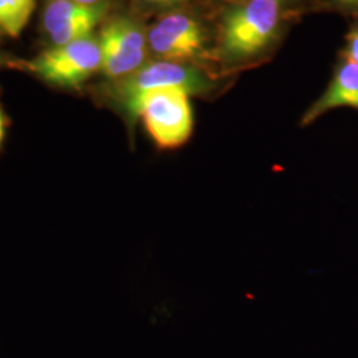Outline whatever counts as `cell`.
<instances>
[{
	"label": "cell",
	"mask_w": 358,
	"mask_h": 358,
	"mask_svg": "<svg viewBox=\"0 0 358 358\" xmlns=\"http://www.w3.org/2000/svg\"><path fill=\"white\" fill-rule=\"evenodd\" d=\"M0 115H1V110H0Z\"/></svg>",
	"instance_id": "cell-17"
},
{
	"label": "cell",
	"mask_w": 358,
	"mask_h": 358,
	"mask_svg": "<svg viewBox=\"0 0 358 358\" xmlns=\"http://www.w3.org/2000/svg\"><path fill=\"white\" fill-rule=\"evenodd\" d=\"M137 1L148 10H157L165 13L173 10H179L192 0H137Z\"/></svg>",
	"instance_id": "cell-10"
},
{
	"label": "cell",
	"mask_w": 358,
	"mask_h": 358,
	"mask_svg": "<svg viewBox=\"0 0 358 358\" xmlns=\"http://www.w3.org/2000/svg\"><path fill=\"white\" fill-rule=\"evenodd\" d=\"M1 63H3V60H1V56H0V64H1Z\"/></svg>",
	"instance_id": "cell-16"
},
{
	"label": "cell",
	"mask_w": 358,
	"mask_h": 358,
	"mask_svg": "<svg viewBox=\"0 0 358 358\" xmlns=\"http://www.w3.org/2000/svg\"><path fill=\"white\" fill-rule=\"evenodd\" d=\"M229 1H239V0H229ZM282 1H284L285 4H288V6H291L296 0H282Z\"/></svg>",
	"instance_id": "cell-15"
},
{
	"label": "cell",
	"mask_w": 358,
	"mask_h": 358,
	"mask_svg": "<svg viewBox=\"0 0 358 358\" xmlns=\"http://www.w3.org/2000/svg\"><path fill=\"white\" fill-rule=\"evenodd\" d=\"M35 10V0H0V31L17 38Z\"/></svg>",
	"instance_id": "cell-9"
},
{
	"label": "cell",
	"mask_w": 358,
	"mask_h": 358,
	"mask_svg": "<svg viewBox=\"0 0 358 358\" xmlns=\"http://www.w3.org/2000/svg\"><path fill=\"white\" fill-rule=\"evenodd\" d=\"M150 55L157 60L205 66L213 59L205 23L194 13L179 8L161 16L148 28Z\"/></svg>",
	"instance_id": "cell-3"
},
{
	"label": "cell",
	"mask_w": 358,
	"mask_h": 358,
	"mask_svg": "<svg viewBox=\"0 0 358 358\" xmlns=\"http://www.w3.org/2000/svg\"><path fill=\"white\" fill-rule=\"evenodd\" d=\"M22 65L52 85L77 88L101 72L103 52L97 36H88L41 52Z\"/></svg>",
	"instance_id": "cell-5"
},
{
	"label": "cell",
	"mask_w": 358,
	"mask_h": 358,
	"mask_svg": "<svg viewBox=\"0 0 358 358\" xmlns=\"http://www.w3.org/2000/svg\"><path fill=\"white\" fill-rule=\"evenodd\" d=\"M289 6L282 0H239L223 8L213 59L223 73L255 66L278 48L288 26Z\"/></svg>",
	"instance_id": "cell-1"
},
{
	"label": "cell",
	"mask_w": 358,
	"mask_h": 358,
	"mask_svg": "<svg viewBox=\"0 0 358 358\" xmlns=\"http://www.w3.org/2000/svg\"><path fill=\"white\" fill-rule=\"evenodd\" d=\"M226 87L227 83L223 77L214 76L205 66L154 59L129 76L108 81L103 96L106 105L113 108L133 131L138 120V103L149 92L180 88L192 97L214 99L222 94Z\"/></svg>",
	"instance_id": "cell-2"
},
{
	"label": "cell",
	"mask_w": 358,
	"mask_h": 358,
	"mask_svg": "<svg viewBox=\"0 0 358 358\" xmlns=\"http://www.w3.org/2000/svg\"><path fill=\"white\" fill-rule=\"evenodd\" d=\"M106 11L108 3L85 6L73 0H47L43 13V29L51 47L64 45L92 36Z\"/></svg>",
	"instance_id": "cell-7"
},
{
	"label": "cell",
	"mask_w": 358,
	"mask_h": 358,
	"mask_svg": "<svg viewBox=\"0 0 358 358\" xmlns=\"http://www.w3.org/2000/svg\"><path fill=\"white\" fill-rule=\"evenodd\" d=\"M97 38L103 52L101 73L108 81L129 76L149 62L148 28L129 15L106 20Z\"/></svg>",
	"instance_id": "cell-6"
},
{
	"label": "cell",
	"mask_w": 358,
	"mask_h": 358,
	"mask_svg": "<svg viewBox=\"0 0 358 358\" xmlns=\"http://www.w3.org/2000/svg\"><path fill=\"white\" fill-rule=\"evenodd\" d=\"M343 59L358 65V26L350 29L346 36V45L343 51Z\"/></svg>",
	"instance_id": "cell-11"
},
{
	"label": "cell",
	"mask_w": 358,
	"mask_h": 358,
	"mask_svg": "<svg viewBox=\"0 0 358 358\" xmlns=\"http://www.w3.org/2000/svg\"><path fill=\"white\" fill-rule=\"evenodd\" d=\"M4 138V117L3 115H0V143Z\"/></svg>",
	"instance_id": "cell-14"
},
{
	"label": "cell",
	"mask_w": 358,
	"mask_h": 358,
	"mask_svg": "<svg viewBox=\"0 0 358 358\" xmlns=\"http://www.w3.org/2000/svg\"><path fill=\"white\" fill-rule=\"evenodd\" d=\"M337 108H353L358 110V65L345 59L337 65L327 90L306 110L300 127L312 125L321 115Z\"/></svg>",
	"instance_id": "cell-8"
},
{
	"label": "cell",
	"mask_w": 358,
	"mask_h": 358,
	"mask_svg": "<svg viewBox=\"0 0 358 358\" xmlns=\"http://www.w3.org/2000/svg\"><path fill=\"white\" fill-rule=\"evenodd\" d=\"M336 3L349 11H358V0H336Z\"/></svg>",
	"instance_id": "cell-12"
},
{
	"label": "cell",
	"mask_w": 358,
	"mask_h": 358,
	"mask_svg": "<svg viewBox=\"0 0 358 358\" xmlns=\"http://www.w3.org/2000/svg\"><path fill=\"white\" fill-rule=\"evenodd\" d=\"M80 4H85V6H99V4H103L108 3V0H73Z\"/></svg>",
	"instance_id": "cell-13"
},
{
	"label": "cell",
	"mask_w": 358,
	"mask_h": 358,
	"mask_svg": "<svg viewBox=\"0 0 358 358\" xmlns=\"http://www.w3.org/2000/svg\"><path fill=\"white\" fill-rule=\"evenodd\" d=\"M192 96L180 88L146 93L137 106L149 137L159 150H176L190 141L194 133Z\"/></svg>",
	"instance_id": "cell-4"
}]
</instances>
